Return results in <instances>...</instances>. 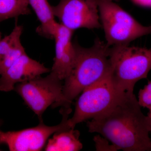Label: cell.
<instances>
[{
  "instance_id": "obj_1",
  "label": "cell",
  "mask_w": 151,
  "mask_h": 151,
  "mask_svg": "<svg viewBox=\"0 0 151 151\" xmlns=\"http://www.w3.org/2000/svg\"><path fill=\"white\" fill-rule=\"evenodd\" d=\"M118 150L151 151V119L144 115L134 92H124L112 107L87 122Z\"/></svg>"
},
{
  "instance_id": "obj_2",
  "label": "cell",
  "mask_w": 151,
  "mask_h": 151,
  "mask_svg": "<svg viewBox=\"0 0 151 151\" xmlns=\"http://www.w3.org/2000/svg\"><path fill=\"white\" fill-rule=\"evenodd\" d=\"M76 57L72 70L64 80L62 96L54 108H70L75 98L86 88L103 78L110 72L111 47L97 38L92 46L81 47L75 42Z\"/></svg>"
},
{
  "instance_id": "obj_3",
  "label": "cell",
  "mask_w": 151,
  "mask_h": 151,
  "mask_svg": "<svg viewBox=\"0 0 151 151\" xmlns=\"http://www.w3.org/2000/svg\"><path fill=\"white\" fill-rule=\"evenodd\" d=\"M109 58L110 77L120 92H134L136 83L147 78L151 70V48L111 47Z\"/></svg>"
},
{
  "instance_id": "obj_4",
  "label": "cell",
  "mask_w": 151,
  "mask_h": 151,
  "mask_svg": "<svg viewBox=\"0 0 151 151\" xmlns=\"http://www.w3.org/2000/svg\"><path fill=\"white\" fill-rule=\"evenodd\" d=\"M100 22L109 47L129 45L130 42L151 34V25L145 26L110 0H98Z\"/></svg>"
},
{
  "instance_id": "obj_5",
  "label": "cell",
  "mask_w": 151,
  "mask_h": 151,
  "mask_svg": "<svg viewBox=\"0 0 151 151\" xmlns=\"http://www.w3.org/2000/svg\"><path fill=\"white\" fill-rule=\"evenodd\" d=\"M124 92L114 86L109 72L82 91L76 103L73 116L68 119V124L74 128L76 124L101 115L112 107Z\"/></svg>"
},
{
  "instance_id": "obj_6",
  "label": "cell",
  "mask_w": 151,
  "mask_h": 151,
  "mask_svg": "<svg viewBox=\"0 0 151 151\" xmlns=\"http://www.w3.org/2000/svg\"><path fill=\"white\" fill-rule=\"evenodd\" d=\"M50 72L46 77L39 76L19 83L14 88L41 121L47 108L58 103L62 98V81L54 73Z\"/></svg>"
},
{
  "instance_id": "obj_7",
  "label": "cell",
  "mask_w": 151,
  "mask_h": 151,
  "mask_svg": "<svg viewBox=\"0 0 151 151\" xmlns=\"http://www.w3.org/2000/svg\"><path fill=\"white\" fill-rule=\"evenodd\" d=\"M71 111V108H61L60 113L62 120L56 126H46L41 121L38 126L32 128L18 131H1L0 144H5L11 151H41L51 135L58 131L70 127L68 120Z\"/></svg>"
},
{
  "instance_id": "obj_8",
  "label": "cell",
  "mask_w": 151,
  "mask_h": 151,
  "mask_svg": "<svg viewBox=\"0 0 151 151\" xmlns=\"http://www.w3.org/2000/svg\"><path fill=\"white\" fill-rule=\"evenodd\" d=\"M52 8L60 23L73 31L102 28L98 0H60Z\"/></svg>"
},
{
  "instance_id": "obj_9",
  "label": "cell",
  "mask_w": 151,
  "mask_h": 151,
  "mask_svg": "<svg viewBox=\"0 0 151 151\" xmlns=\"http://www.w3.org/2000/svg\"><path fill=\"white\" fill-rule=\"evenodd\" d=\"M73 32L58 23L55 33V55L50 72L62 81L69 75L75 61L76 51L72 42Z\"/></svg>"
},
{
  "instance_id": "obj_10",
  "label": "cell",
  "mask_w": 151,
  "mask_h": 151,
  "mask_svg": "<svg viewBox=\"0 0 151 151\" xmlns=\"http://www.w3.org/2000/svg\"><path fill=\"white\" fill-rule=\"evenodd\" d=\"M50 70L25 53L1 76L0 91L10 92L17 83L29 81Z\"/></svg>"
},
{
  "instance_id": "obj_11",
  "label": "cell",
  "mask_w": 151,
  "mask_h": 151,
  "mask_svg": "<svg viewBox=\"0 0 151 151\" xmlns=\"http://www.w3.org/2000/svg\"><path fill=\"white\" fill-rule=\"evenodd\" d=\"M29 5L37 17L40 25L36 31L40 35L53 39L58 23L55 21L52 6L48 0H28Z\"/></svg>"
},
{
  "instance_id": "obj_12",
  "label": "cell",
  "mask_w": 151,
  "mask_h": 151,
  "mask_svg": "<svg viewBox=\"0 0 151 151\" xmlns=\"http://www.w3.org/2000/svg\"><path fill=\"white\" fill-rule=\"evenodd\" d=\"M80 132L68 127L58 131L49 139L45 147L47 151H78L83 147L79 141Z\"/></svg>"
},
{
  "instance_id": "obj_13",
  "label": "cell",
  "mask_w": 151,
  "mask_h": 151,
  "mask_svg": "<svg viewBox=\"0 0 151 151\" xmlns=\"http://www.w3.org/2000/svg\"><path fill=\"white\" fill-rule=\"evenodd\" d=\"M28 0H0V23L8 19L30 14Z\"/></svg>"
},
{
  "instance_id": "obj_14",
  "label": "cell",
  "mask_w": 151,
  "mask_h": 151,
  "mask_svg": "<svg viewBox=\"0 0 151 151\" xmlns=\"http://www.w3.org/2000/svg\"><path fill=\"white\" fill-rule=\"evenodd\" d=\"M26 53L24 47L20 44L11 50L0 60V76L9 68L23 54Z\"/></svg>"
},
{
  "instance_id": "obj_15",
  "label": "cell",
  "mask_w": 151,
  "mask_h": 151,
  "mask_svg": "<svg viewBox=\"0 0 151 151\" xmlns=\"http://www.w3.org/2000/svg\"><path fill=\"white\" fill-rule=\"evenodd\" d=\"M138 102L141 107L149 109L151 106V81L144 88L139 90L138 94Z\"/></svg>"
},
{
  "instance_id": "obj_16",
  "label": "cell",
  "mask_w": 151,
  "mask_h": 151,
  "mask_svg": "<svg viewBox=\"0 0 151 151\" xmlns=\"http://www.w3.org/2000/svg\"><path fill=\"white\" fill-rule=\"evenodd\" d=\"M95 143L96 150L97 151H117L118 149L115 145H110L106 138L100 135H96L93 139Z\"/></svg>"
},
{
  "instance_id": "obj_17",
  "label": "cell",
  "mask_w": 151,
  "mask_h": 151,
  "mask_svg": "<svg viewBox=\"0 0 151 151\" xmlns=\"http://www.w3.org/2000/svg\"><path fill=\"white\" fill-rule=\"evenodd\" d=\"M136 4L145 7L151 8V0H132Z\"/></svg>"
},
{
  "instance_id": "obj_18",
  "label": "cell",
  "mask_w": 151,
  "mask_h": 151,
  "mask_svg": "<svg viewBox=\"0 0 151 151\" xmlns=\"http://www.w3.org/2000/svg\"><path fill=\"white\" fill-rule=\"evenodd\" d=\"M149 113L148 114V116H150L151 115V106L149 108Z\"/></svg>"
},
{
  "instance_id": "obj_19",
  "label": "cell",
  "mask_w": 151,
  "mask_h": 151,
  "mask_svg": "<svg viewBox=\"0 0 151 151\" xmlns=\"http://www.w3.org/2000/svg\"><path fill=\"white\" fill-rule=\"evenodd\" d=\"M110 1H113L114 2H119L120 0H110Z\"/></svg>"
},
{
  "instance_id": "obj_20",
  "label": "cell",
  "mask_w": 151,
  "mask_h": 151,
  "mask_svg": "<svg viewBox=\"0 0 151 151\" xmlns=\"http://www.w3.org/2000/svg\"><path fill=\"white\" fill-rule=\"evenodd\" d=\"M1 33L0 32V40H1Z\"/></svg>"
},
{
  "instance_id": "obj_21",
  "label": "cell",
  "mask_w": 151,
  "mask_h": 151,
  "mask_svg": "<svg viewBox=\"0 0 151 151\" xmlns=\"http://www.w3.org/2000/svg\"><path fill=\"white\" fill-rule=\"evenodd\" d=\"M2 125V122L0 121V128H1V126ZM0 131H1V130H0Z\"/></svg>"
},
{
  "instance_id": "obj_22",
  "label": "cell",
  "mask_w": 151,
  "mask_h": 151,
  "mask_svg": "<svg viewBox=\"0 0 151 151\" xmlns=\"http://www.w3.org/2000/svg\"><path fill=\"white\" fill-rule=\"evenodd\" d=\"M148 116V115H147ZM149 116V117H150V118L151 119V115H150V116Z\"/></svg>"
},
{
  "instance_id": "obj_23",
  "label": "cell",
  "mask_w": 151,
  "mask_h": 151,
  "mask_svg": "<svg viewBox=\"0 0 151 151\" xmlns=\"http://www.w3.org/2000/svg\"></svg>"
}]
</instances>
